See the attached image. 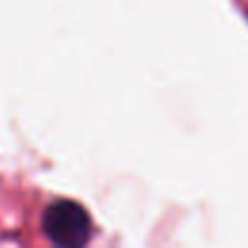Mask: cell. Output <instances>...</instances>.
Listing matches in <instances>:
<instances>
[{
  "label": "cell",
  "mask_w": 248,
  "mask_h": 248,
  "mask_svg": "<svg viewBox=\"0 0 248 248\" xmlns=\"http://www.w3.org/2000/svg\"><path fill=\"white\" fill-rule=\"evenodd\" d=\"M45 236L62 248H81L91 238V217L83 205L74 200L52 202L41 219Z\"/></svg>",
  "instance_id": "obj_1"
}]
</instances>
